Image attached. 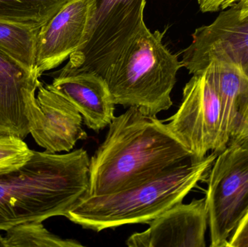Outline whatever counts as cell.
<instances>
[{
    "label": "cell",
    "instance_id": "obj_17",
    "mask_svg": "<svg viewBox=\"0 0 248 247\" xmlns=\"http://www.w3.org/2000/svg\"><path fill=\"white\" fill-rule=\"evenodd\" d=\"M6 247H81L75 239H62L53 234L42 222H30L7 231Z\"/></svg>",
    "mask_w": 248,
    "mask_h": 247
},
{
    "label": "cell",
    "instance_id": "obj_7",
    "mask_svg": "<svg viewBox=\"0 0 248 247\" xmlns=\"http://www.w3.org/2000/svg\"><path fill=\"white\" fill-rule=\"evenodd\" d=\"M183 89V98L166 126L195 160L209 152L226 149L222 139V107L217 88L205 70L193 74Z\"/></svg>",
    "mask_w": 248,
    "mask_h": 247
},
{
    "label": "cell",
    "instance_id": "obj_12",
    "mask_svg": "<svg viewBox=\"0 0 248 247\" xmlns=\"http://www.w3.org/2000/svg\"><path fill=\"white\" fill-rule=\"evenodd\" d=\"M37 91L42 117L30 134L39 146L50 153L70 152L78 141L87 139L82 116L71 102L49 84L41 83Z\"/></svg>",
    "mask_w": 248,
    "mask_h": 247
},
{
    "label": "cell",
    "instance_id": "obj_21",
    "mask_svg": "<svg viewBox=\"0 0 248 247\" xmlns=\"http://www.w3.org/2000/svg\"><path fill=\"white\" fill-rule=\"evenodd\" d=\"M227 247H248V212L232 233Z\"/></svg>",
    "mask_w": 248,
    "mask_h": 247
},
{
    "label": "cell",
    "instance_id": "obj_4",
    "mask_svg": "<svg viewBox=\"0 0 248 247\" xmlns=\"http://www.w3.org/2000/svg\"><path fill=\"white\" fill-rule=\"evenodd\" d=\"M164 33L141 32L105 80L115 104L156 116L171 107L172 90L182 65L163 44Z\"/></svg>",
    "mask_w": 248,
    "mask_h": 247
},
{
    "label": "cell",
    "instance_id": "obj_14",
    "mask_svg": "<svg viewBox=\"0 0 248 247\" xmlns=\"http://www.w3.org/2000/svg\"><path fill=\"white\" fill-rule=\"evenodd\" d=\"M217 88L222 107V139L226 148L235 120L243 72L235 65L213 60L205 68Z\"/></svg>",
    "mask_w": 248,
    "mask_h": 247
},
{
    "label": "cell",
    "instance_id": "obj_16",
    "mask_svg": "<svg viewBox=\"0 0 248 247\" xmlns=\"http://www.w3.org/2000/svg\"><path fill=\"white\" fill-rule=\"evenodd\" d=\"M40 29L0 20V50L31 71H36Z\"/></svg>",
    "mask_w": 248,
    "mask_h": 247
},
{
    "label": "cell",
    "instance_id": "obj_9",
    "mask_svg": "<svg viewBox=\"0 0 248 247\" xmlns=\"http://www.w3.org/2000/svg\"><path fill=\"white\" fill-rule=\"evenodd\" d=\"M40 77L0 50V136L24 140L40 123Z\"/></svg>",
    "mask_w": 248,
    "mask_h": 247
},
{
    "label": "cell",
    "instance_id": "obj_8",
    "mask_svg": "<svg viewBox=\"0 0 248 247\" xmlns=\"http://www.w3.org/2000/svg\"><path fill=\"white\" fill-rule=\"evenodd\" d=\"M213 60L235 65L248 77V17L240 18L236 9L220 12L214 22L197 29L182 52V65L192 75Z\"/></svg>",
    "mask_w": 248,
    "mask_h": 247
},
{
    "label": "cell",
    "instance_id": "obj_6",
    "mask_svg": "<svg viewBox=\"0 0 248 247\" xmlns=\"http://www.w3.org/2000/svg\"><path fill=\"white\" fill-rule=\"evenodd\" d=\"M211 247H227L248 212V149L228 145L217 155L205 196Z\"/></svg>",
    "mask_w": 248,
    "mask_h": 247
},
{
    "label": "cell",
    "instance_id": "obj_3",
    "mask_svg": "<svg viewBox=\"0 0 248 247\" xmlns=\"http://www.w3.org/2000/svg\"><path fill=\"white\" fill-rule=\"evenodd\" d=\"M187 160L154 178L103 196H87L67 215L83 229L100 232L124 225L147 223L178 203L208 175L217 158Z\"/></svg>",
    "mask_w": 248,
    "mask_h": 247
},
{
    "label": "cell",
    "instance_id": "obj_5",
    "mask_svg": "<svg viewBox=\"0 0 248 247\" xmlns=\"http://www.w3.org/2000/svg\"><path fill=\"white\" fill-rule=\"evenodd\" d=\"M146 0H91L81 45L61 71L90 72L106 78L143 30Z\"/></svg>",
    "mask_w": 248,
    "mask_h": 247
},
{
    "label": "cell",
    "instance_id": "obj_1",
    "mask_svg": "<svg viewBox=\"0 0 248 247\" xmlns=\"http://www.w3.org/2000/svg\"><path fill=\"white\" fill-rule=\"evenodd\" d=\"M191 158L163 120L128 107L115 116L104 142L90 158L88 196L126 189Z\"/></svg>",
    "mask_w": 248,
    "mask_h": 247
},
{
    "label": "cell",
    "instance_id": "obj_10",
    "mask_svg": "<svg viewBox=\"0 0 248 247\" xmlns=\"http://www.w3.org/2000/svg\"><path fill=\"white\" fill-rule=\"evenodd\" d=\"M147 230L130 236L129 247H205L208 226L205 198L180 203L148 223Z\"/></svg>",
    "mask_w": 248,
    "mask_h": 247
},
{
    "label": "cell",
    "instance_id": "obj_22",
    "mask_svg": "<svg viewBox=\"0 0 248 247\" xmlns=\"http://www.w3.org/2000/svg\"><path fill=\"white\" fill-rule=\"evenodd\" d=\"M0 247H6L5 238L0 233Z\"/></svg>",
    "mask_w": 248,
    "mask_h": 247
},
{
    "label": "cell",
    "instance_id": "obj_2",
    "mask_svg": "<svg viewBox=\"0 0 248 247\" xmlns=\"http://www.w3.org/2000/svg\"><path fill=\"white\" fill-rule=\"evenodd\" d=\"M88 153L33 150L19 168L0 171V232L30 222L64 216L88 196Z\"/></svg>",
    "mask_w": 248,
    "mask_h": 247
},
{
    "label": "cell",
    "instance_id": "obj_20",
    "mask_svg": "<svg viewBox=\"0 0 248 247\" xmlns=\"http://www.w3.org/2000/svg\"><path fill=\"white\" fill-rule=\"evenodd\" d=\"M202 13H217L234 8L240 18L248 17V0H197Z\"/></svg>",
    "mask_w": 248,
    "mask_h": 247
},
{
    "label": "cell",
    "instance_id": "obj_13",
    "mask_svg": "<svg viewBox=\"0 0 248 247\" xmlns=\"http://www.w3.org/2000/svg\"><path fill=\"white\" fill-rule=\"evenodd\" d=\"M49 86L74 104L89 129L99 132L114 118L116 104L107 82L98 74L61 71Z\"/></svg>",
    "mask_w": 248,
    "mask_h": 247
},
{
    "label": "cell",
    "instance_id": "obj_11",
    "mask_svg": "<svg viewBox=\"0 0 248 247\" xmlns=\"http://www.w3.org/2000/svg\"><path fill=\"white\" fill-rule=\"evenodd\" d=\"M91 0H71L39 30L36 70L39 75L57 68L81 45L90 19Z\"/></svg>",
    "mask_w": 248,
    "mask_h": 247
},
{
    "label": "cell",
    "instance_id": "obj_15",
    "mask_svg": "<svg viewBox=\"0 0 248 247\" xmlns=\"http://www.w3.org/2000/svg\"><path fill=\"white\" fill-rule=\"evenodd\" d=\"M71 0H0V20L41 29Z\"/></svg>",
    "mask_w": 248,
    "mask_h": 247
},
{
    "label": "cell",
    "instance_id": "obj_18",
    "mask_svg": "<svg viewBox=\"0 0 248 247\" xmlns=\"http://www.w3.org/2000/svg\"><path fill=\"white\" fill-rule=\"evenodd\" d=\"M24 140L16 137L0 136V171L15 169L24 165L31 157Z\"/></svg>",
    "mask_w": 248,
    "mask_h": 247
},
{
    "label": "cell",
    "instance_id": "obj_19",
    "mask_svg": "<svg viewBox=\"0 0 248 247\" xmlns=\"http://www.w3.org/2000/svg\"><path fill=\"white\" fill-rule=\"evenodd\" d=\"M228 145L248 149V77L244 73L235 120Z\"/></svg>",
    "mask_w": 248,
    "mask_h": 247
}]
</instances>
